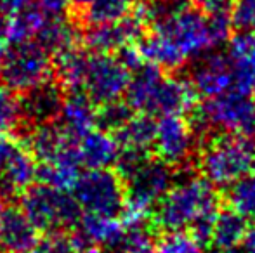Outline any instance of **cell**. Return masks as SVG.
I'll list each match as a JSON object with an SVG mask.
<instances>
[{"instance_id": "1", "label": "cell", "mask_w": 255, "mask_h": 253, "mask_svg": "<svg viewBox=\"0 0 255 253\" xmlns=\"http://www.w3.org/2000/svg\"><path fill=\"white\" fill-rule=\"evenodd\" d=\"M219 194L205 177H188L167 191L154 206L149 226L156 233L184 231L191 222L210 208H219Z\"/></svg>"}, {"instance_id": "2", "label": "cell", "mask_w": 255, "mask_h": 253, "mask_svg": "<svg viewBox=\"0 0 255 253\" xmlns=\"http://www.w3.org/2000/svg\"><path fill=\"white\" fill-rule=\"evenodd\" d=\"M254 156L255 142L252 137L222 132L205 141L198 167L212 186L228 187L254 169Z\"/></svg>"}, {"instance_id": "3", "label": "cell", "mask_w": 255, "mask_h": 253, "mask_svg": "<svg viewBox=\"0 0 255 253\" xmlns=\"http://www.w3.org/2000/svg\"><path fill=\"white\" fill-rule=\"evenodd\" d=\"M195 132L221 130L224 134L255 137V99L236 88L196 104L188 113Z\"/></svg>"}, {"instance_id": "4", "label": "cell", "mask_w": 255, "mask_h": 253, "mask_svg": "<svg viewBox=\"0 0 255 253\" xmlns=\"http://www.w3.org/2000/svg\"><path fill=\"white\" fill-rule=\"evenodd\" d=\"M19 206L42 234L75 229L84 215L73 192L45 184L28 187L19 196Z\"/></svg>"}, {"instance_id": "5", "label": "cell", "mask_w": 255, "mask_h": 253, "mask_svg": "<svg viewBox=\"0 0 255 253\" xmlns=\"http://www.w3.org/2000/svg\"><path fill=\"white\" fill-rule=\"evenodd\" d=\"M151 30L170 38L188 59L202 58L215 47L208 16L200 7L175 3Z\"/></svg>"}, {"instance_id": "6", "label": "cell", "mask_w": 255, "mask_h": 253, "mask_svg": "<svg viewBox=\"0 0 255 253\" xmlns=\"http://www.w3.org/2000/svg\"><path fill=\"white\" fill-rule=\"evenodd\" d=\"M51 77H54V58L37 40L14 44L0 63L3 85L17 94L37 87Z\"/></svg>"}, {"instance_id": "7", "label": "cell", "mask_w": 255, "mask_h": 253, "mask_svg": "<svg viewBox=\"0 0 255 253\" xmlns=\"http://www.w3.org/2000/svg\"><path fill=\"white\" fill-rule=\"evenodd\" d=\"M73 196L84 213L120 217L125 208V182L115 169H87L75 182Z\"/></svg>"}, {"instance_id": "8", "label": "cell", "mask_w": 255, "mask_h": 253, "mask_svg": "<svg viewBox=\"0 0 255 253\" xmlns=\"http://www.w3.org/2000/svg\"><path fill=\"white\" fill-rule=\"evenodd\" d=\"M130 78L132 71L125 64H122L115 54H101L91 51L84 92L98 106L117 101L125 95Z\"/></svg>"}, {"instance_id": "9", "label": "cell", "mask_w": 255, "mask_h": 253, "mask_svg": "<svg viewBox=\"0 0 255 253\" xmlns=\"http://www.w3.org/2000/svg\"><path fill=\"white\" fill-rule=\"evenodd\" d=\"M196 132L184 115L160 116L156 123L153 151L154 156L170 167L186 165L195 151Z\"/></svg>"}, {"instance_id": "10", "label": "cell", "mask_w": 255, "mask_h": 253, "mask_svg": "<svg viewBox=\"0 0 255 253\" xmlns=\"http://www.w3.org/2000/svg\"><path fill=\"white\" fill-rule=\"evenodd\" d=\"M21 95V106H23L24 123L26 130L35 125L57 122L63 111L66 90L57 82L56 77L42 82L40 85L23 92Z\"/></svg>"}, {"instance_id": "11", "label": "cell", "mask_w": 255, "mask_h": 253, "mask_svg": "<svg viewBox=\"0 0 255 253\" xmlns=\"http://www.w3.org/2000/svg\"><path fill=\"white\" fill-rule=\"evenodd\" d=\"M40 234L21 206L9 201L3 203L0 217V252L31 253L40 243Z\"/></svg>"}, {"instance_id": "12", "label": "cell", "mask_w": 255, "mask_h": 253, "mask_svg": "<svg viewBox=\"0 0 255 253\" xmlns=\"http://www.w3.org/2000/svg\"><path fill=\"white\" fill-rule=\"evenodd\" d=\"M196 99L198 94L191 82L174 75H165L154 90L146 113L153 116L188 115L198 104Z\"/></svg>"}, {"instance_id": "13", "label": "cell", "mask_w": 255, "mask_h": 253, "mask_svg": "<svg viewBox=\"0 0 255 253\" xmlns=\"http://www.w3.org/2000/svg\"><path fill=\"white\" fill-rule=\"evenodd\" d=\"M193 88L198 97H215L235 87V75L229 58L222 54H203L191 71Z\"/></svg>"}, {"instance_id": "14", "label": "cell", "mask_w": 255, "mask_h": 253, "mask_svg": "<svg viewBox=\"0 0 255 253\" xmlns=\"http://www.w3.org/2000/svg\"><path fill=\"white\" fill-rule=\"evenodd\" d=\"M38 162L28 151V148L19 141L17 148L10 155L2 175H0V198L10 201L16 196H21L37 180Z\"/></svg>"}, {"instance_id": "15", "label": "cell", "mask_w": 255, "mask_h": 253, "mask_svg": "<svg viewBox=\"0 0 255 253\" xmlns=\"http://www.w3.org/2000/svg\"><path fill=\"white\" fill-rule=\"evenodd\" d=\"M57 123L68 137L80 142L87 132L96 128L98 104L85 92H68Z\"/></svg>"}, {"instance_id": "16", "label": "cell", "mask_w": 255, "mask_h": 253, "mask_svg": "<svg viewBox=\"0 0 255 253\" xmlns=\"http://www.w3.org/2000/svg\"><path fill=\"white\" fill-rule=\"evenodd\" d=\"M78 149H80L82 165L85 169H110L115 165L120 153V146L115 135L98 127L80 139Z\"/></svg>"}, {"instance_id": "17", "label": "cell", "mask_w": 255, "mask_h": 253, "mask_svg": "<svg viewBox=\"0 0 255 253\" xmlns=\"http://www.w3.org/2000/svg\"><path fill=\"white\" fill-rule=\"evenodd\" d=\"M78 26H80V23L73 16H71V19H68L66 16L51 17L45 21L35 40L54 58L68 49L78 47L80 42H84V35L78 30Z\"/></svg>"}, {"instance_id": "18", "label": "cell", "mask_w": 255, "mask_h": 253, "mask_svg": "<svg viewBox=\"0 0 255 253\" xmlns=\"http://www.w3.org/2000/svg\"><path fill=\"white\" fill-rule=\"evenodd\" d=\"M139 49L146 63L161 68L163 71H177L188 61L182 51L165 35L149 30L139 42Z\"/></svg>"}, {"instance_id": "19", "label": "cell", "mask_w": 255, "mask_h": 253, "mask_svg": "<svg viewBox=\"0 0 255 253\" xmlns=\"http://www.w3.org/2000/svg\"><path fill=\"white\" fill-rule=\"evenodd\" d=\"M156 120L148 113H135L127 123L113 132L120 148L151 149L156 137Z\"/></svg>"}, {"instance_id": "20", "label": "cell", "mask_w": 255, "mask_h": 253, "mask_svg": "<svg viewBox=\"0 0 255 253\" xmlns=\"http://www.w3.org/2000/svg\"><path fill=\"white\" fill-rule=\"evenodd\" d=\"M228 58L233 64L235 87L238 88L247 77L255 70V30L238 31L229 38Z\"/></svg>"}, {"instance_id": "21", "label": "cell", "mask_w": 255, "mask_h": 253, "mask_svg": "<svg viewBox=\"0 0 255 253\" xmlns=\"http://www.w3.org/2000/svg\"><path fill=\"white\" fill-rule=\"evenodd\" d=\"M249 229V219L231 208H222L219 210L217 219H215L210 245L221 248H236L243 243Z\"/></svg>"}, {"instance_id": "22", "label": "cell", "mask_w": 255, "mask_h": 253, "mask_svg": "<svg viewBox=\"0 0 255 253\" xmlns=\"http://www.w3.org/2000/svg\"><path fill=\"white\" fill-rule=\"evenodd\" d=\"M139 0H92L89 7L77 17L78 23L91 24L115 23L127 17L137 7Z\"/></svg>"}, {"instance_id": "23", "label": "cell", "mask_w": 255, "mask_h": 253, "mask_svg": "<svg viewBox=\"0 0 255 253\" xmlns=\"http://www.w3.org/2000/svg\"><path fill=\"white\" fill-rule=\"evenodd\" d=\"M47 17L40 12L35 5L30 2L14 16L9 17L7 23V42L10 44H23L28 40H35L38 31L45 24Z\"/></svg>"}, {"instance_id": "24", "label": "cell", "mask_w": 255, "mask_h": 253, "mask_svg": "<svg viewBox=\"0 0 255 253\" xmlns=\"http://www.w3.org/2000/svg\"><path fill=\"white\" fill-rule=\"evenodd\" d=\"M26 132L21 95L12 88L0 87V134L21 137Z\"/></svg>"}, {"instance_id": "25", "label": "cell", "mask_w": 255, "mask_h": 253, "mask_svg": "<svg viewBox=\"0 0 255 253\" xmlns=\"http://www.w3.org/2000/svg\"><path fill=\"white\" fill-rule=\"evenodd\" d=\"M224 199L228 208L238 212L245 219L255 220V173H247L226 187Z\"/></svg>"}, {"instance_id": "26", "label": "cell", "mask_w": 255, "mask_h": 253, "mask_svg": "<svg viewBox=\"0 0 255 253\" xmlns=\"http://www.w3.org/2000/svg\"><path fill=\"white\" fill-rule=\"evenodd\" d=\"M80 177V169L61 162H44L37 167V180L56 189L71 191Z\"/></svg>"}, {"instance_id": "27", "label": "cell", "mask_w": 255, "mask_h": 253, "mask_svg": "<svg viewBox=\"0 0 255 253\" xmlns=\"http://www.w3.org/2000/svg\"><path fill=\"white\" fill-rule=\"evenodd\" d=\"M134 115L135 111L127 101L117 99V101L104 102V104L98 106V123H96V127L113 134L118 128L124 127Z\"/></svg>"}, {"instance_id": "28", "label": "cell", "mask_w": 255, "mask_h": 253, "mask_svg": "<svg viewBox=\"0 0 255 253\" xmlns=\"http://www.w3.org/2000/svg\"><path fill=\"white\" fill-rule=\"evenodd\" d=\"M156 248L160 253H203V245L186 231L163 233Z\"/></svg>"}, {"instance_id": "29", "label": "cell", "mask_w": 255, "mask_h": 253, "mask_svg": "<svg viewBox=\"0 0 255 253\" xmlns=\"http://www.w3.org/2000/svg\"><path fill=\"white\" fill-rule=\"evenodd\" d=\"M231 21L236 31L255 30V0H235Z\"/></svg>"}, {"instance_id": "30", "label": "cell", "mask_w": 255, "mask_h": 253, "mask_svg": "<svg viewBox=\"0 0 255 253\" xmlns=\"http://www.w3.org/2000/svg\"><path fill=\"white\" fill-rule=\"evenodd\" d=\"M28 2L37 7L47 19L66 16L68 9H70L68 0H28Z\"/></svg>"}, {"instance_id": "31", "label": "cell", "mask_w": 255, "mask_h": 253, "mask_svg": "<svg viewBox=\"0 0 255 253\" xmlns=\"http://www.w3.org/2000/svg\"><path fill=\"white\" fill-rule=\"evenodd\" d=\"M17 144H19V139H16L14 135L0 134V175H2L3 169H5L7 162H9L14 149L17 148Z\"/></svg>"}, {"instance_id": "32", "label": "cell", "mask_w": 255, "mask_h": 253, "mask_svg": "<svg viewBox=\"0 0 255 253\" xmlns=\"http://www.w3.org/2000/svg\"><path fill=\"white\" fill-rule=\"evenodd\" d=\"M196 7L203 10L205 14H219V12H231L235 0H195Z\"/></svg>"}, {"instance_id": "33", "label": "cell", "mask_w": 255, "mask_h": 253, "mask_svg": "<svg viewBox=\"0 0 255 253\" xmlns=\"http://www.w3.org/2000/svg\"><path fill=\"white\" fill-rule=\"evenodd\" d=\"M242 250L243 253H255V226L250 227L249 233H247L245 240L242 243Z\"/></svg>"}, {"instance_id": "34", "label": "cell", "mask_w": 255, "mask_h": 253, "mask_svg": "<svg viewBox=\"0 0 255 253\" xmlns=\"http://www.w3.org/2000/svg\"><path fill=\"white\" fill-rule=\"evenodd\" d=\"M92 0H68V3H70V7H71V10H73V14L71 16L77 19L78 16H80L82 12H84L85 9L89 7V3H91Z\"/></svg>"}, {"instance_id": "35", "label": "cell", "mask_w": 255, "mask_h": 253, "mask_svg": "<svg viewBox=\"0 0 255 253\" xmlns=\"http://www.w3.org/2000/svg\"><path fill=\"white\" fill-rule=\"evenodd\" d=\"M7 23H9V17L0 12V45L7 42Z\"/></svg>"}, {"instance_id": "36", "label": "cell", "mask_w": 255, "mask_h": 253, "mask_svg": "<svg viewBox=\"0 0 255 253\" xmlns=\"http://www.w3.org/2000/svg\"><path fill=\"white\" fill-rule=\"evenodd\" d=\"M208 253H243V250H240V248H221V247H214Z\"/></svg>"}, {"instance_id": "37", "label": "cell", "mask_w": 255, "mask_h": 253, "mask_svg": "<svg viewBox=\"0 0 255 253\" xmlns=\"http://www.w3.org/2000/svg\"><path fill=\"white\" fill-rule=\"evenodd\" d=\"M78 253H108L104 248L101 247H98V245H91V247H87L85 250H82V252H78Z\"/></svg>"}, {"instance_id": "38", "label": "cell", "mask_w": 255, "mask_h": 253, "mask_svg": "<svg viewBox=\"0 0 255 253\" xmlns=\"http://www.w3.org/2000/svg\"><path fill=\"white\" fill-rule=\"evenodd\" d=\"M3 203H5V201H3V199L0 198V217H2V208H3Z\"/></svg>"}, {"instance_id": "39", "label": "cell", "mask_w": 255, "mask_h": 253, "mask_svg": "<svg viewBox=\"0 0 255 253\" xmlns=\"http://www.w3.org/2000/svg\"><path fill=\"white\" fill-rule=\"evenodd\" d=\"M168 2H175V3H182V2H186V0H168Z\"/></svg>"}, {"instance_id": "40", "label": "cell", "mask_w": 255, "mask_h": 253, "mask_svg": "<svg viewBox=\"0 0 255 253\" xmlns=\"http://www.w3.org/2000/svg\"><path fill=\"white\" fill-rule=\"evenodd\" d=\"M252 170H254V172H255V156H254V169H252Z\"/></svg>"}, {"instance_id": "41", "label": "cell", "mask_w": 255, "mask_h": 253, "mask_svg": "<svg viewBox=\"0 0 255 253\" xmlns=\"http://www.w3.org/2000/svg\"><path fill=\"white\" fill-rule=\"evenodd\" d=\"M0 253H2V252H0Z\"/></svg>"}]
</instances>
